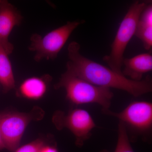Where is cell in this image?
Returning a JSON list of instances; mask_svg holds the SVG:
<instances>
[{"instance_id": "7", "label": "cell", "mask_w": 152, "mask_h": 152, "mask_svg": "<svg viewBox=\"0 0 152 152\" xmlns=\"http://www.w3.org/2000/svg\"><path fill=\"white\" fill-rule=\"evenodd\" d=\"M104 113L116 117L126 126L140 133L151 130L152 126V104L146 101H137L130 104L122 111L115 113L109 110Z\"/></svg>"}, {"instance_id": "9", "label": "cell", "mask_w": 152, "mask_h": 152, "mask_svg": "<svg viewBox=\"0 0 152 152\" xmlns=\"http://www.w3.org/2000/svg\"><path fill=\"white\" fill-rule=\"evenodd\" d=\"M52 80V77L48 74L28 78L17 89V96L31 100L40 99L46 94Z\"/></svg>"}, {"instance_id": "8", "label": "cell", "mask_w": 152, "mask_h": 152, "mask_svg": "<svg viewBox=\"0 0 152 152\" xmlns=\"http://www.w3.org/2000/svg\"><path fill=\"white\" fill-rule=\"evenodd\" d=\"M23 20L21 13L6 0H0V45L9 55L12 53L13 45L9 37L14 28L20 26Z\"/></svg>"}, {"instance_id": "10", "label": "cell", "mask_w": 152, "mask_h": 152, "mask_svg": "<svg viewBox=\"0 0 152 152\" xmlns=\"http://www.w3.org/2000/svg\"><path fill=\"white\" fill-rule=\"evenodd\" d=\"M124 65L122 72L125 77H129L132 80L140 81L144 74L152 70V55L142 53L130 58H124Z\"/></svg>"}, {"instance_id": "16", "label": "cell", "mask_w": 152, "mask_h": 152, "mask_svg": "<svg viewBox=\"0 0 152 152\" xmlns=\"http://www.w3.org/2000/svg\"><path fill=\"white\" fill-rule=\"evenodd\" d=\"M41 152H59L55 146L46 145L42 149Z\"/></svg>"}, {"instance_id": "4", "label": "cell", "mask_w": 152, "mask_h": 152, "mask_svg": "<svg viewBox=\"0 0 152 152\" xmlns=\"http://www.w3.org/2000/svg\"><path fill=\"white\" fill-rule=\"evenodd\" d=\"M85 23L84 20L69 21L44 37L37 34H33L28 50L35 52V61L55 59L74 30Z\"/></svg>"}, {"instance_id": "3", "label": "cell", "mask_w": 152, "mask_h": 152, "mask_svg": "<svg viewBox=\"0 0 152 152\" xmlns=\"http://www.w3.org/2000/svg\"><path fill=\"white\" fill-rule=\"evenodd\" d=\"M151 3L150 1H136L130 6L121 23L111 45L110 53L103 58L110 69L117 73L123 75L122 67L125 50L134 35L141 14Z\"/></svg>"}, {"instance_id": "2", "label": "cell", "mask_w": 152, "mask_h": 152, "mask_svg": "<svg viewBox=\"0 0 152 152\" xmlns=\"http://www.w3.org/2000/svg\"><path fill=\"white\" fill-rule=\"evenodd\" d=\"M54 88L64 89L66 98L72 103L76 105L96 103L102 107L103 110H109L113 97L110 88L92 84L67 70L62 75Z\"/></svg>"}, {"instance_id": "15", "label": "cell", "mask_w": 152, "mask_h": 152, "mask_svg": "<svg viewBox=\"0 0 152 152\" xmlns=\"http://www.w3.org/2000/svg\"><path fill=\"white\" fill-rule=\"evenodd\" d=\"M150 3L142 12L139 21L149 25L152 26V5Z\"/></svg>"}, {"instance_id": "13", "label": "cell", "mask_w": 152, "mask_h": 152, "mask_svg": "<svg viewBox=\"0 0 152 152\" xmlns=\"http://www.w3.org/2000/svg\"><path fill=\"white\" fill-rule=\"evenodd\" d=\"M115 152H134L130 143L127 128L121 121L119 124L118 136Z\"/></svg>"}, {"instance_id": "5", "label": "cell", "mask_w": 152, "mask_h": 152, "mask_svg": "<svg viewBox=\"0 0 152 152\" xmlns=\"http://www.w3.org/2000/svg\"><path fill=\"white\" fill-rule=\"evenodd\" d=\"M44 115L45 112L39 107H34L29 113L2 114L0 127L5 148L15 151L18 148L29 124L32 121L42 120Z\"/></svg>"}, {"instance_id": "12", "label": "cell", "mask_w": 152, "mask_h": 152, "mask_svg": "<svg viewBox=\"0 0 152 152\" xmlns=\"http://www.w3.org/2000/svg\"><path fill=\"white\" fill-rule=\"evenodd\" d=\"M134 35L142 41L145 49L149 50L152 47V26L139 20Z\"/></svg>"}, {"instance_id": "14", "label": "cell", "mask_w": 152, "mask_h": 152, "mask_svg": "<svg viewBox=\"0 0 152 152\" xmlns=\"http://www.w3.org/2000/svg\"><path fill=\"white\" fill-rule=\"evenodd\" d=\"M46 145V144L43 140L37 139L21 147H18L14 152H41Z\"/></svg>"}, {"instance_id": "1", "label": "cell", "mask_w": 152, "mask_h": 152, "mask_svg": "<svg viewBox=\"0 0 152 152\" xmlns=\"http://www.w3.org/2000/svg\"><path fill=\"white\" fill-rule=\"evenodd\" d=\"M80 50L78 43L71 42L68 47L69 61L66 65L67 70L80 78L99 86L125 91L136 97L152 92V82L150 76L140 81L132 80L84 56Z\"/></svg>"}, {"instance_id": "6", "label": "cell", "mask_w": 152, "mask_h": 152, "mask_svg": "<svg viewBox=\"0 0 152 152\" xmlns=\"http://www.w3.org/2000/svg\"><path fill=\"white\" fill-rule=\"evenodd\" d=\"M53 123L58 129L67 128L74 134L76 145L82 146L89 138L91 132L96 127V124L89 113L81 109H75L66 114L57 111L53 117Z\"/></svg>"}, {"instance_id": "11", "label": "cell", "mask_w": 152, "mask_h": 152, "mask_svg": "<svg viewBox=\"0 0 152 152\" xmlns=\"http://www.w3.org/2000/svg\"><path fill=\"white\" fill-rule=\"evenodd\" d=\"M9 55L0 45V84L4 93L15 87V81Z\"/></svg>"}, {"instance_id": "17", "label": "cell", "mask_w": 152, "mask_h": 152, "mask_svg": "<svg viewBox=\"0 0 152 152\" xmlns=\"http://www.w3.org/2000/svg\"><path fill=\"white\" fill-rule=\"evenodd\" d=\"M2 114H0V121L1 118ZM5 148L4 142H3L1 132V127H0V150H2Z\"/></svg>"}]
</instances>
